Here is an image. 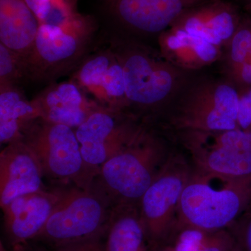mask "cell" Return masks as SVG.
Wrapping results in <instances>:
<instances>
[{
  "instance_id": "52a82bcc",
  "label": "cell",
  "mask_w": 251,
  "mask_h": 251,
  "mask_svg": "<svg viewBox=\"0 0 251 251\" xmlns=\"http://www.w3.org/2000/svg\"><path fill=\"white\" fill-rule=\"evenodd\" d=\"M141 132L125 121L124 112L99 105L92 111L75 129L89 186L102 165L134 141Z\"/></svg>"
},
{
  "instance_id": "83f0119b",
  "label": "cell",
  "mask_w": 251,
  "mask_h": 251,
  "mask_svg": "<svg viewBox=\"0 0 251 251\" xmlns=\"http://www.w3.org/2000/svg\"><path fill=\"white\" fill-rule=\"evenodd\" d=\"M1 251H49V250L47 248L41 245V244L31 242L23 244V245L11 248V249H6L1 245Z\"/></svg>"
},
{
  "instance_id": "3957f363",
  "label": "cell",
  "mask_w": 251,
  "mask_h": 251,
  "mask_svg": "<svg viewBox=\"0 0 251 251\" xmlns=\"http://www.w3.org/2000/svg\"><path fill=\"white\" fill-rule=\"evenodd\" d=\"M97 25L78 14L62 25H39L35 41L24 59L28 79L53 80L75 70L95 44Z\"/></svg>"
},
{
  "instance_id": "ba28073f",
  "label": "cell",
  "mask_w": 251,
  "mask_h": 251,
  "mask_svg": "<svg viewBox=\"0 0 251 251\" xmlns=\"http://www.w3.org/2000/svg\"><path fill=\"white\" fill-rule=\"evenodd\" d=\"M103 39L123 69L128 104L150 108L166 98L173 87V77L168 71L145 51L132 47L120 37L109 34Z\"/></svg>"
},
{
  "instance_id": "44dd1931",
  "label": "cell",
  "mask_w": 251,
  "mask_h": 251,
  "mask_svg": "<svg viewBox=\"0 0 251 251\" xmlns=\"http://www.w3.org/2000/svg\"><path fill=\"white\" fill-rule=\"evenodd\" d=\"M239 105V96L232 87L221 85L216 89L214 107L220 113L237 122Z\"/></svg>"
},
{
  "instance_id": "9c48e42d",
  "label": "cell",
  "mask_w": 251,
  "mask_h": 251,
  "mask_svg": "<svg viewBox=\"0 0 251 251\" xmlns=\"http://www.w3.org/2000/svg\"><path fill=\"white\" fill-rule=\"evenodd\" d=\"M71 80L99 106L124 112L128 104L123 69L104 40L94 45L75 68Z\"/></svg>"
},
{
  "instance_id": "30bf717a",
  "label": "cell",
  "mask_w": 251,
  "mask_h": 251,
  "mask_svg": "<svg viewBox=\"0 0 251 251\" xmlns=\"http://www.w3.org/2000/svg\"><path fill=\"white\" fill-rule=\"evenodd\" d=\"M57 195L52 186L15 198L1 208L6 249L32 242L50 216Z\"/></svg>"
},
{
  "instance_id": "4fadbf2b",
  "label": "cell",
  "mask_w": 251,
  "mask_h": 251,
  "mask_svg": "<svg viewBox=\"0 0 251 251\" xmlns=\"http://www.w3.org/2000/svg\"><path fill=\"white\" fill-rule=\"evenodd\" d=\"M40 118L73 129L83 123L99 106L72 80L52 84L33 99Z\"/></svg>"
},
{
  "instance_id": "7c38bea8",
  "label": "cell",
  "mask_w": 251,
  "mask_h": 251,
  "mask_svg": "<svg viewBox=\"0 0 251 251\" xmlns=\"http://www.w3.org/2000/svg\"><path fill=\"white\" fill-rule=\"evenodd\" d=\"M35 156L22 140L7 144L0 153V206L15 198L47 189Z\"/></svg>"
},
{
  "instance_id": "8992f818",
  "label": "cell",
  "mask_w": 251,
  "mask_h": 251,
  "mask_svg": "<svg viewBox=\"0 0 251 251\" xmlns=\"http://www.w3.org/2000/svg\"><path fill=\"white\" fill-rule=\"evenodd\" d=\"M193 175L190 159L171 153L140 199L138 206L150 249L169 240L176 227L180 198Z\"/></svg>"
},
{
  "instance_id": "f546056e",
  "label": "cell",
  "mask_w": 251,
  "mask_h": 251,
  "mask_svg": "<svg viewBox=\"0 0 251 251\" xmlns=\"http://www.w3.org/2000/svg\"><path fill=\"white\" fill-rule=\"evenodd\" d=\"M246 3H247V6L249 11L251 12V0H245Z\"/></svg>"
},
{
  "instance_id": "d4e9b609",
  "label": "cell",
  "mask_w": 251,
  "mask_h": 251,
  "mask_svg": "<svg viewBox=\"0 0 251 251\" xmlns=\"http://www.w3.org/2000/svg\"><path fill=\"white\" fill-rule=\"evenodd\" d=\"M215 46L201 38L191 35L190 47L193 49L198 57L204 62H211L216 58L217 50Z\"/></svg>"
},
{
  "instance_id": "8fae6325",
  "label": "cell",
  "mask_w": 251,
  "mask_h": 251,
  "mask_svg": "<svg viewBox=\"0 0 251 251\" xmlns=\"http://www.w3.org/2000/svg\"><path fill=\"white\" fill-rule=\"evenodd\" d=\"M197 0H105V7L117 23L143 34L164 30Z\"/></svg>"
},
{
  "instance_id": "ac0fdd59",
  "label": "cell",
  "mask_w": 251,
  "mask_h": 251,
  "mask_svg": "<svg viewBox=\"0 0 251 251\" xmlns=\"http://www.w3.org/2000/svg\"><path fill=\"white\" fill-rule=\"evenodd\" d=\"M166 245L173 251H237L230 229L205 230L176 226Z\"/></svg>"
},
{
  "instance_id": "9a60e30c",
  "label": "cell",
  "mask_w": 251,
  "mask_h": 251,
  "mask_svg": "<svg viewBox=\"0 0 251 251\" xmlns=\"http://www.w3.org/2000/svg\"><path fill=\"white\" fill-rule=\"evenodd\" d=\"M39 27L25 0H0V44L25 59L34 44Z\"/></svg>"
},
{
  "instance_id": "603a6c76",
  "label": "cell",
  "mask_w": 251,
  "mask_h": 251,
  "mask_svg": "<svg viewBox=\"0 0 251 251\" xmlns=\"http://www.w3.org/2000/svg\"><path fill=\"white\" fill-rule=\"evenodd\" d=\"M237 244V251H251V206L229 227Z\"/></svg>"
},
{
  "instance_id": "5b68a950",
  "label": "cell",
  "mask_w": 251,
  "mask_h": 251,
  "mask_svg": "<svg viewBox=\"0 0 251 251\" xmlns=\"http://www.w3.org/2000/svg\"><path fill=\"white\" fill-rule=\"evenodd\" d=\"M20 140L35 156L50 185L75 184L90 187L75 130L38 118L23 130Z\"/></svg>"
},
{
  "instance_id": "7402d4cb",
  "label": "cell",
  "mask_w": 251,
  "mask_h": 251,
  "mask_svg": "<svg viewBox=\"0 0 251 251\" xmlns=\"http://www.w3.org/2000/svg\"><path fill=\"white\" fill-rule=\"evenodd\" d=\"M216 145L241 151L251 153V132L236 129L221 132Z\"/></svg>"
},
{
  "instance_id": "6da1fadb",
  "label": "cell",
  "mask_w": 251,
  "mask_h": 251,
  "mask_svg": "<svg viewBox=\"0 0 251 251\" xmlns=\"http://www.w3.org/2000/svg\"><path fill=\"white\" fill-rule=\"evenodd\" d=\"M57 200L47 222L32 241L49 250L104 237L112 210L108 200L92 187L49 185Z\"/></svg>"
},
{
  "instance_id": "5bb4252c",
  "label": "cell",
  "mask_w": 251,
  "mask_h": 251,
  "mask_svg": "<svg viewBox=\"0 0 251 251\" xmlns=\"http://www.w3.org/2000/svg\"><path fill=\"white\" fill-rule=\"evenodd\" d=\"M190 161L196 175L225 181L251 180V153L215 145L202 149L191 145Z\"/></svg>"
},
{
  "instance_id": "e0dca14e",
  "label": "cell",
  "mask_w": 251,
  "mask_h": 251,
  "mask_svg": "<svg viewBox=\"0 0 251 251\" xmlns=\"http://www.w3.org/2000/svg\"><path fill=\"white\" fill-rule=\"evenodd\" d=\"M40 118L32 100H27L19 87H0V142L7 145L21 139L23 130Z\"/></svg>"
},
{
  "instance_id": "484cf974",
  "label": "cell",
  "mask_w": 251,
  "mask_h": 251,
  "mask_svg": "<svg viewBox=\"0 0 251 251\" xmlns=\"http://www.w3.org/2000/svg\"><path fill=\"white\" fill-rule=\"evenodd\" d=\"M103 237L96 238L64 247L52 249L49 251H105Z\"/></svg>"
},
{
  "instance_id": "4316f807",
  "label": "cell",
  "mask_w": 251,
  "mask_h": 251,
  "mask_svg": "<svg viewBox=\"0 0 251 251\" xmlns=\"http://www.w3.org/2000/svg\"><path fill=\"white\" fill-rule=\"evenodd\" d=\"M237 124L245 130L251 126V89L239 98Z\"/></svg>"
},
{
  "instance_id": "cb8c5ba5",
  "label": "cell",
  "mask_w": 251,
  "mask_h": 251,
  "mask_svg": "<svg viewBox=\"0 0 251 251\" xmlns=\"http://www.w3.org/2000/svg\"><path fill=\"white\" fill-rule=\"evenodd\" d=\"M184 30L191 35L201 38L214 46H219L222 42L215 31L207 25L199 13L191 15L186 18Z\"/></svg>"
},
{
  "instance_id": "277c9868",
  "label": "cell",
  "mask_w": 251,
  "mask_h": 251,
  "mask_svg": "<svg viewBox=\"0 0 251 251\" xmlns=\"http://www.w3.org/2000/svg\"><path fill=\"white\" fill-rule=\"evenodd\" d=\"M210 181L193 171L180 198L176 226L228 229L251 206V180L225 181L221 188Z\"/></svg>"
},
{
  "instance_id": "2e32d148",
  "label": "cell",
  "mask_w": 251,
  "mask_h": 251,
  "mask_svg": "<svg viewBox=\"0 0 251 251\" xmlns=\"http://www.w3.org/2000/svg\"><path fill=\"white\" fill-rule=\"evenodd\" d=\"M103 241L105 251H151L139 206H114Z\"/></svg>"
},
{
  "instance_id": "f1b7e54d",
  "label": "cell",
  "mask_w": 251,
  "mask_h": 251,
  "mask_svg": "<svg viewBox=\"0 0 251 251\" xmlns=\"http://www.w3.org/2000/svg\"><path fill=\"white\" fill-rule=\"evenodd\" d=\"M240 77L244 85H251V54L240 67Z\"/></svg>"
},
{
  "instance_id": "7a4b0ae2",
  "label": "cell",
  "mask_w": 251,
  "mask_h": 251,
  "mask_svg": "<svg viewBox=\"0 0 251 251\" xmlns=\"http://www.w3.org/2000/svg\"><path fill=\"white\" fill-rule=\"evenodd\" d=\"M171 154L158 140L141 132L134 141L102 165L90 186L112 207L138 205Z\"/></svg>"
},
{
  "instance_id": "d6986e66",
  "label": "cell",
  "mask_w": 251,
  "mask_h": 251,
  "mask_svg": "<svg viewBox=\"0 0 251 251\" xmlns=\"http://www.w3.org/2000/svg\"><path fill=\"white\" fill-rule=\"evenodd\" d=\"M39 25H58L79 14L77 0H25Z\"/></svg>"
},
{
  "instance_id": "ffe728a7",
  "label": "cell",
  "mask_w": 251,
  "mask_h": 251,
  "mask_svg": "<svg viewBox=\"0 0 251 251\" xmlns=\"http://www.w3.org/2000/svg\"><path fill=\"white\" fill-rule=\"evenodd\" d=\"M26 78L23 57L0 44V87H18L21 81Z\"/></svg>"
}]
</instances>
